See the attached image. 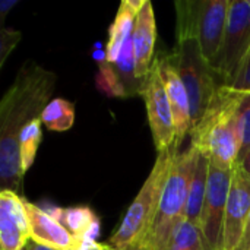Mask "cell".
<instances>
[{
    "label": "cell",
    "instance_id": "1",
    "mask_svg": "<svg viewBox=\"0 0 250 250\" xmlns=\"http://www.w3.org/2000/svg\"><path fill=\"white\" fill-rule=\"evenodd\" d=\"M56 73L35 63L25 64L0 101V185L19 192L22 168L19 136L23 127L40 119L56 86Z\"/></svg>",
    "mask_w": 250,
    "mask_h": 250
},
{
    "label": "cell",
    "instance_id": "2",
    "mask_svg": "<svg viewBox=\"0 0 250 250\" xmlns=\"http://www.w3.org/2000/svg\"><path fill=\"white\" fill-rule=\"evenodd\" d=\"M243 91L220 85L204 117L190 132V146L218 168L233 170L240 152L239 104Z\"/></svg>",
    "mask_w": 250,
    "mask_h": 250
},
{
    "label": "cell",
    "instance_id": "3",
    "mask_svg": "<svg viewBox=\"0 0 250 250\" xmlns=\"http://www.w3.org/2000/svg\"><path fill=\"white\" fill-rule=\"evenodd\" d=\"M177 149L158 152L155 164L126 211L120 227L110 237L108 245L119 250H142L152 230L160 199Z\"/></svg>",
    "mask_w": 250,
    "mask_h": 250
},
{
    "label": "cell",
    "instance_id": "4",
    "mask_svg": "<svg viewBox=\"0 0 250 250\" xmlns=\"http://www.w3.org/2000/svg\"><path fill=\"white\" fill-rule=\"evenodd\" d=\"M177 10V40L195 38L204 57L212 63L220 53L230 0H179Z\"/></svg>",
    "mask_w": 250,
    "mask_h": 250
},
{
    "label": "cell",
    "instance_id": "5",
    "mask_svg": "<svg viewBox=\"0 0 250 250\" xmlns=\"http://www.w3.org/2000/svg\"><path fill=\"white\" fill-rule=\"evenodd\" d=\"M198 151L192 146L186 152H176L160 199L158 211L149 237L142 250H163L173 229L185 217L189 180Z\"/></svg>",
    "mask_w": 250,
    "mask_h": 250
},
{
    "label": "cell",
    "instance_id": "6",
    "mask_svg": "<svg viewBox=\"0 0 250 250\" xmlns=\"http://www.w3.org/2000/svg\"><path fill=\"white\" fill-rule=\"evenodd\" d=\"M171 57L189 95L193 129L204 117L215 91L223 82L214 72L211 63L204 57L195 38H179L171 51Z\"/></svg>",
    "mask_w": 250,
    "mask_h": 250
},
{
    "label": "cell",
    "instance_id": "7",
    "mask_svg": "<svg viewBox=\"0 0 250 250\" xmlns=\"http://www.w3.org/2000/svg\"><path fill=\"white\" fill-rule=\"evenodd\" d=\"M250 51V0H230L229 19L218 56L211 63L223 85L230 86Z\"/></svg>",
    "mask_w": 250,
    "mask_h": 250
},
{
    "label": "cell",
    "instance_id": "8",
    "mask_svg": "<svg viewBox=\"0 0 250 250\" xmlns=\"http://www.w3.org/2000/svg\"><path fill=\"white\" fill-rule=\"evenodd\" d=\"M233 170L209 166L207 196L201 215V231L208 250H223V230Z\"/></svg>",
    "mask_w": 250,
    "mask_h": 250
},
{
    "label": "cell",
    "instance_id": "9",
    "mask_svg": "<svg viewBox=\"0 0 250 250\" xmlns=\"http://www.w3.org/2000/svg\"><path fill=\"white\" fill-rule=\"evenodd\" d=\"M145 100L148 123L151 127L152 139L158 152L177 149L176 148V129L167 91L160 75L158 66L154 62L149 75L145 79L141 94Z\"/></svg>",
    "mask_w": 250,
    "mask_h": 250
},
{
    "label": "cell",
    "instance_id": "10",
    "mask_svg": "<svg viewBox=\"0 0 250 250\" xmlns=\"http://www.w3.org/2000/svg\"><path fill=\"white\" fill-rule=\"evenodd\" d=\"M249 217L250 177L234 166L223 230V250L237 249Z\"/></svg>",
    "mask_w": 250,
    "mask_h": 250
},
{
    "label": "cell",
    "instance_id": "11",
    "mask_svg": "<svg viewBox=\"0 0 250 250\" xmlns=\"http://www.w3.org/2000/svg\"><path fill=\"white\" fill-rule=\"evenodd\" d=\"M158 66L160 75L163 78L167 97L170 101L174 129H176V148L182 145L186 135H190L192 130V114H190V101L188 91L174 67L171 53H158L154 59Z\"/></svg>",
    "mask_w": 250,
    "mask_h": 250
},
{
    "label": "cell",
    "instance_id": "12",
    "mask_svg": "<svg viewBox=\"0 0 250 250\" xmlns=\"http://www.w3.org/2000/svg\"><path fill=\"white\" fill-rule=\"evenodd\" d=\"M31 240L25 199L16 192H0V250H23Z\"/></svg>",
    "mask_w": 250,
    "mask_h": 250
},
{
    "label": "cell",
    "instance_id": "13",
    "mask_svg": "<svg viewBox=\"0 0 250 250\" xmlns=\"http://www.w3.org/2000/svg\"><path fill=\"white\" fill-rule=\"evenodd\" d=\"M157 40V22L154 6L149 0L144 1L141 7L135 29H133V51H135V63H136V78L144 81L151 72L154 63V48Z\"/></svg>",
    "mask_w": 250,
    "mask_h": 250
},
{
    "label": "cell",
    "instance_id": "14",
    "mask_svg": "<svg viewBox=\"0 0 250 250\" xmlns=\"http://www.w3.org/2000/svg\"><path fill=\"white\" fill-rule=\"evenodd\" d=\"M29 220L31 240L56 250L72 249L79 239L73 237L57 220L48 215L41 207L25 201Z\"/></svg>",
    "mask_w": 250,
    "mask_h": 250
},
{
    "label": "cell",
    "instance_id": "15",
    "mask_svg": "<svg viewBox=\"0 0 250 250\" xmlns=\"http://www.w3.org/2000/svg\"><path fill=\"white\" fill-rule=\"evenodd\" d=\"M41 208L57 220L73 237L97 240L100 234V218L89 207L60 208L54 205H44Z\"/></svg>",
    "mask_w": 250,
    "mask_h": 250
},
{
    "label": "cell",
    "instance_id": "16",
    "mask_svg": "<svg viewBox=\"0 0 250 250\" xmlns=\"http://www.w3.org/2000/svg\"><path fill=\"white\" fill-rule=\"evenodd\" d=\"M145 0H123L116 13V18L108 29V42L105 45L107 59L110 63H114L127 42V40L133 35L135 23L141 7Z\"/></svg>",
    "mask_w": 250,
    "mask_h": 250
},
{
    "label": "cell",
    "instance_id": "17",
    "mask_svg": "<svg viewBox=\"0 0 250 250\" xmlns=\"http://www.w3.org/2000/svg\"><path fill=\"white\" fill-rule=\"evenodd\" d=\"M209 160L208 157L202 155L201 152L196 154L193 171L189 180V192H188V202L185 209V218L192 221L193 224L199 226L202 207L207 196L208 188V176H209Z\"/></svg>",
    "mask_w": 250,
    "mask_h": 250
},
{
    "label": "cell",
    "instance_id": "18",
    "mask_svg": "<svg viewBox=\"0 0 250 250\" xmlns=\"http://www.w3.org/2000/svg\"><path fill=\"white\" fill-rule=\"evenodd\" d=\"M163 250H208L204 242L201 227L182 218L173 229Z\"/></svg>",
    "mask_w": 250,
    "mask_h": 250
},
{
    "label": "cell",
    "instance_id": "19",
    "mask_svg": "<svg viewBox=\"0 0 250 250\" xmlns=\"http://www.w3.org/2000/svg\"><path fill=\"white\" fill-rule=\"evenodd\" d=\"M41 122L48 130L66 132L75 122V105L63 98L51 100L41 114Z\"/></svg>",
    "mask_w": 250,
    "mask_h": 250
},
{
    "label": "cell",
    "instance_id": "20",
    "mask_svg": "<svg viewBox=\"0 0 250 250\" xmlns=\"http://www.w3.org/2000/svg\"><path fill=\"white\" fill-rule=\"evenodd\" d=\"M41 125H42L41 117L35 119L31 123H28L23 127V130L21 132V136H19V157H21V168H22L23 176L32 167V164L35 161V155H37L38 146H40L41 139H42Z\"/></svg>",
    "mask_w": 250,
    "mask_h": 250
},
{
    "label": "cell",
    "instance_id": "21",
    "mask_svg": "<svg viewBox=\"0 0 250 250\" xmlns=\"http://www.w3.org/2000/svg\"><path fill=\"white\" fill-rule=\"evenodd\" d=\"M239 130H240V152L239 164L250 149V92H243L239 104Z\"/></svg>",
    "mask_w": 250,
    "mask_h": 250
},
{
    "label": "cell",
    "instance_id": "22",
    "mask_svg": "<svg viewBox=\"0 0 250 250\" xmlns=\"http://www.w3.org/2000/svg\"><path fill=\"white\" fill-rule=\"evenodd\" d=\"M22 34L12 28H1L0 29V67L4 64L6 59L12 53V50L16 47V44L21 41Z\"/></svg>",
    "mask_w": 250,
    "mask_h": 250
},
{
    "label": "cell",
    "instance_id": "23",
    "mask_svg": "<svg viewBox=\"0 0 250 250\" xmlns=\"http://www.w3.org/2000/svg\"><path fill=\"white\" fill-rule=\"evenodd\" d=\"M231 88L237 89V91H243V92H250V51L236 78V81L230 85Z\"/></svg>",
    "mask_w": 250,
    "mask_h": 250
},
{
    "label": "cell",
    "instance_id": "24",
    "mask_svg": "<svg viewBox=\"0 0 250 250\" xmlns=\"http://www.w3.org/2000/svg\"><path fill=\"white\" fill-rule=\"evenodd\" d=\"M110 245L98 243L97 240H89V239H79L78 243L69 250H110Z\"/></svg>",
    "mask_w": 250,
    "mask_h": 250
},
{
    "label": "cell",
    "instance_id": "25",
    "mask_svg": "<svg viewBox=\"0 0 250 250\" xmlns=\"http://www.w3.org/2000/svg\"><path fill=\"white\" fill-rule=\"evenodd\" d=\"M19 3V0H0V22H1V28H4V19L7 16L9 12H12V9Z\"/></svg>",
    "mask_w": 250,
    "mask_h": 250
},
{
    "label": "cell",
    "instance_id": "26",
    "mask_svg": "<svg viewBox=\"0 0 250 250\" xmlns=\"http://www.w3.org/2000/svg\"><path fill=\"white\" fill-rule=\"evenodd\" d=\"M236 250H250V217L246 223V227H245V231H243V236H242V240L237 246Z\"/></svg>",
    "mask_w": 250,
    "mask_h": 250
},
{
    "label": "cell",
    "instance_id": "27",
    "mask_svg": "<svg viewBox=\"0 0 250 250\" xmlns=\"http://www.w3.org/2000/svg\"><path fill=\"white\" fill-rule=\"evenodd\" d=\"M240 170H243L248 176L250 177V149H249V152L246 154V157L239 163V164H236Z\"/></svg>",
    "mask_w": 250,
    "mask_h": 250
},
{
    "label": "cell",
    "instance_id": "28",
    "mask_svg": "<svg viewBox=\"0 0 250 250\" xmlns=\"http://www.w3.org/2000/svg\"><path fill=\"white\" fill-rule=\"evenodd\" d=\"M26 249L28 250H56V249H53V248H48V246H44V245L35 243V242H32V240H29V243H28Z\"/></svg>",
    "mask_w": 250,
    "mask_h": 250
},
{
    "label": "cell",
    "instance_id": "29",
    "mask_svg": "<svg viewBox=\"0 0 250 250\" xmlns=\"http://www.w3.org/2000/svg\"><path fill=\"white\" fill-rule=\"evenodd\" d=\"M110 250H119V249H114V248H111V249H110Z\"/></svg>",
    "mask_w": 250,
    "mask_h": 250
},
{
    "label": "cell",
    "instance_id": "30",
    "mask_svg": "<svg viewBox=\"0 0 250 250\" xmlns=\"http://www.w3.org/2000/svg\"><path fill=\"white\" fill-rule=\"evenodd\" d=\"M23 250H28V249H26V248H25V249H23Z\"/></svg>",
    "mask_w": 250,
    "mask_h": 250
}]
</instances>
